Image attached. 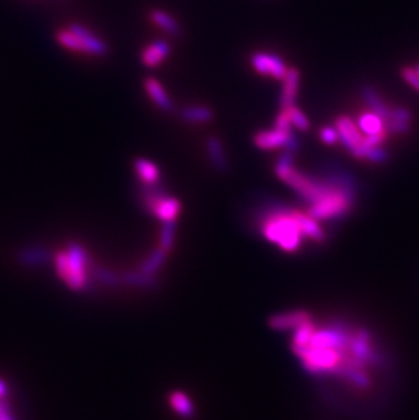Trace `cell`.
I'll return each mask as SVG.
<instances>
[{"label":"cell","mask_w":419,"mask_h":420,"mask_svg":"<svg viewBox=\"0 0 419 420\" xmlns=\"http://www.w3.org/2000/svg\"><path fill=\"white\" fill-rule=\"evenodd\" d=\"M280 180L296 190L309 206L308 214L315 219L331 220L348 215L355 199V184L348 173H332L324 178L308 176L294 167L293 155L286 151L275 164Z\"/></svg>","instance_id":"1"},{"label":"cell","mask_w":419,"mask_h":420,"mask_svg":"<svg viewBox=\"0 0 419 420\" xmlns=\"http://www.w3.org/2000/svg\"><path fill=\"white\" fill-rule=\"evenodd\" d=\"M259 229L270 242L284 252H297L305 242L320 244L326 233L319 220L308 211L287 207H271L259 219Z\"/></svg>","instance_id":"2"},{"label":"cell","mask_w":419,"mask_h":420,"mask_svg":"<svg viewBox=\"0 0 419 420\" xmlns=\"http://www.w3.org/2000/svg\"><path fill=\"white\" fill-rule=\"evenodd\" d=\"M59 278L72 290H82L89 281V257L85 249L72 244L67 251L57 253L55 258Z\"/></svg>","instance_id":"3"},{"label":"cell","mask_w":419,"mask_h":420,"mask_svg":"<svg viewBox=\"0 0 419 420\" xmlns=\"http://www.w3.org/2000/svg\"><path fill=\"white\" fill-rule=\"evenodd\" d=\"M57 41L72 52L102 56L108 52L107 44L82 24H71L59 31Z\"/></svg>","instance_id":"4"},{"label":"cell","mask_w":419,"mask_h":420,"mask_svg":"<svg viewBox=\"0 0 419 420\" xmlns=\"http://www.w3.org/2000/svg\"><path fill=\"white\" fill-rule=\"evenodd\" d=\"M144 203L150 212L165 223H173L180 212V203L177 199L166 196L156 189L147 190L144 195Z\"/></svg>","instance_id":"5"},{"label":"cell","mask_w":419,"mask_h":420,"mask_svg":"<svg viewBox=\"0 0 419 420\" xmlns=\"http://www.w3.org/2000/svg\"><path fill=\"white\" fill-rule=\"evenodd\" d=\"M254 143L257 148L264 151H273L278 148H286L287 151H296L298 143L291 131H283L278 128L259 131L254 136Z\"/></svg>","instance_id":"6"},{"label":"cell","mask_w":419,"mask_h":420,"mask_svg":"<svg viewBox=\"0 0 419 420\" xmlns=\"http://www.w3.org/2000/svg\"><path fill=\"white\" fill-rule=\"evenodd\" d=\"M251 64L257 74L263 76H270L278 80H283L289 67L283 59L271 52H256L251 57Z\"/></svg>","instance_id":"7"},{"label":"cell","mask_w":419,"mask_h":420,"mask_svg":"<svg viewBox=\"0 0 419 420\" xmlns=\"http://www.w3.org/2000/svg\"><path fill=\"white\" fill-rule=\"evenodd\" d=\"M335 128L338 131V135H339V139L342 141V144L349 150L352 155H355V153L359 150V147L364 141V136H362L359 128L348 116L339 117L335 122Z\"/></svg>","instance_id":"8"},{"label":"cell","mask_w":419,"mask_h":420,"mask_svg":"<svg viewBox=\"0 0 419 420\" xmlns=\"http://www.w3.org/2000/svg\"><path fill=\"white\" fill-rule=\"evenodd\" d=\"M169 52H170V47L166 41H163V40L153 41L143 49L142 63L149 69L158 67L163 60L169 56Z\"/></svg>","instance_id":"9"},{"label":"cell","mask_w":419,"mask_h":420,"mask_svg":"<svg viewBox=\"0 0 419 420\" xmlns=\"http://www.w3.org/2000/svg\"><path fill=\"white\" fill-rule=\"evenodd\" d=\"M300 85V72L297 69H289L286 76L283 78V86L280 93V108H289L294 105Z\"/></svg>","instance_id":"10"},{"label":"cell","mask_w":419,"mask_h":420,"mask_svg":"<svg viewBox=\"0 0 419 420\" xmlns=\"http://www.w3.org/2000/svg\"><path fill=\"white\" fill-rule=\"evenodd\" d=\"M144 90L149 95V98L163 111H170L172 109V101L170 97L163 89V83L156 78H147L144 80Z\"/></svg>","instance_id":"11"},{"label":"cell","mask_w":419,"mask_h":420,"mask_svg":"<svg viewBox=\"0 0 419 420\" xmlns=\"http://www.w3.org/2000/svg\"><path fill=\"white\" fill-rule=\"evenodd\" d=\"M362 97H364V101L366 102V105L372 109L374 115H377L383 121L388 118L390 108L387 106V104L384 102V99L381 98V95L374 88L364 86L362 88Z\"/></svg>","instance_id":"12"},{"label":"cell","mask_w":419,"mask_h":420,"mask_svg":"<svg viewBox=\"0 0 419 420\" xmlns=\"http://www.w3.org/2000/svg\"><path fill=\"white\" fill-rule=\"evenodd\" d=\"M135 172L140 181L146 186H157L160 181V169L150 160L139 158L135 161Z\"/></svg>","instance_id":"13"},{"label":"cell","mask_w":419,"mask_h":420,"mask_svg":"<svg viewBox=\"0 0 419 420\" xmlns=\"http://www.w3.org/2000/svg\"><path fill=\"white\" fill-rule=\"evenodd\" d=\"M150 20L170 36H177L180 31L179 22L169 13L163 10H153L150 13Z\"/></svg>","instance_id":"14"},{"label":"cell","mask_w":419,"mask_h":420,"mask_svg":"<svg viewBox=\"0 0 419 420\" xmlns=\"http://www.w3.org/2000/svg\"><path fill=\"white\" fill-rule=\"evenodd\" d=\"M181 117L192 124H205L212 118V112L207 106L203 105H192L186 106L181 112Z\"/></svg>","instance_id":"15"},{"label":"cell","mask_w":419,"mask_h":420,"mask_svg":"<svg viewBox=\"0 0 419 420\" xmlns=\"http://www.w3.org/2000/svg\"><path fill=\"white\" fill-rule=\"evenodd\" d=\"M18 260H20L24 265H29V267L41 265V264L47 262L48 252L46 249L39 248V246L25 248V249H22V251L20 252Z\"/></svg>","instance_id":"16"},{"label":"cell","mask_w":419,"mask_h":420,"mask_svg":"<svg viewBox=\"0 0 419 420\" xmlns=\"http://www.w3.org/2000/svg\"><path fill=\"white\" fill-rule=\"evenodd\" d=\"M170 407L176 414L183 418H191L193 414V405L186 393L183 392H173L169 397Z\"/></svg>","instance_id":"17"},{"label":"cell","mask_w":419,"mask_h":420,"mask_svg":"<svg viewBox=\"0 0 419 420\" xmlns=\"http://www.w3.org/2000/svg\"><path fill=\"white\" fill-rule=\"evenodd\" d=\"M358 128L368 136V135H374L378 134L384 130V121L374 115V113H365L362 116H359L358 120Z\"/></svg>","instance_id":"18"},{"label":"cell","mask_w":419,"mask_h":420,"mask_svg":"<svg viewBox=\"0 0 419 420\" xmlns=\"http://www.w3.org/2000/svg\"><path fill=\"white\" fill-rule=\"evenodd\" d=\"M207 148H209L210 158H211L212 164H215L218 169L224 170L226 167V158L224 154L221 140L217 139V138H210L207 141Z\"/></svg>","instance_id":"19"},{"label":"cell","mask_w":419,"mask_h":420,"mask_svg":"<svg viewBox=\"0 0 419 420\" xmlns=\"http://www.w3.org/2000/svg\"><path fill=\"white\" fill-rule=\"evenodd\" d=\"M282 111L286 113V116L289 117L291 125H294V127L298 128L300 131H306V130L309 128L310 124H309L308 117L305 116V113H303V111H300L296 105H291V106L284 108V109H282Z\"/></svg>","instance_id":"20"},{"label":"cell","mask_w":419,"mask_h":420,"mask_svg":"<svg viewBox=\"0 0 419 420\" xmlns=\"http://www.w3.org/2000/svg\"><path fill=\"white\" fill-rule=\"evenodd\" d=\"M384 130L390 131L392 134H407L411 130V125H410V122L387 118V120H384Z\"/></svg>","instance_id":"21"},{"label":"cell","mask_w":419,"mask_h":420,"mask_svg":"<svg viewBox=\"0 0 419 420\" xmlns=\"http://www.w3.org/2000/svg\"><path fill=\"white\" fill-rule=\"evenodd\" d=\"M365 158L369 160L371 162H374V164H384V162L388 161L390 155H388V151L385 148H381L380 146H377V147H373L366 153Z\"/></svg>","instance_id":"22"},{"label":"cell","mask_w":419,"mask_h":420,"mask_svg":"<svg viewBox=\"0 0 419 420\" xmlns=\"http://www.w3.org/2000/svg\"><path fill=\"white\" fill-rule=\"evenodd\" d=\"M388 118L396 120V121H404V122H411L413 115L410 111L404 109V108H395V109H390V116Z\"/></svg>","instance_id":"23"},{"label":"cell","mask_w":419,"mask_h":420,"mask_svg":"<svg viewBox=\"0 0 419 420\" xmlns=\"http://www.w3.org/2000/svg\"><path fill=\"white\" fill-rule=\"evenodd\" d=\"M320 139L323 140L326 144H335L339 140V135L336 128L334 127H324L320 131Z\"/></svg>","instance_id":"24"},{"label":"cell","mask_w":419,"mask_h":420,"mask_svg":"<svg viewBox=\"0 0 419 420\" xmlns=\"http://www.w3.org/2000/svg\"><path fill=\"white\" fill-rule=\"evenodd\" d=\"M401 76L406 82H408L414 89H417L419 92V76L414 69L411 67H404L401 70Z\"/></svg>","instance_id":"25"},{"label":"cell","mask_w":419,"mask_h":420,"mask_svg":"<svg viewBox=\"0 0 419 420\" xmlns=\"http://www.w3.org/2000/svg\"><path fill=\"white\" fill-rule=\"evenodd\" d=\"M0 420H14L7 405L3 402V398H0Z\"/></svg>","instance_id":"26"},{"label":"cell","mask_w":419,"mask_h":420,"mask_svg":"<svg viewBox=\"0 0 419 420\" xmlns=\"http://www.w3.org/2000/svg\"><path fill=\"white\" fill-rule=\"evenodd\" d=\"M6 395H7V386H6V384L0 379V398H4Z\"/></svg>","instance_id":"27"},{"label":"cell","mask_w":419,"mask_h":420,"mask_svg":"<svg viewBox=\"0 0 419 420\" xmlns=\"http://www.w3.org/2000/svg\"><path fill=\"white\" fill-rule=\"evenodd\" d=\"M414 70H415V72H417V75H418V76H419V64H418V67H417V69H414Z\"/></svg>","instance_id":"28"}]
</instances>
